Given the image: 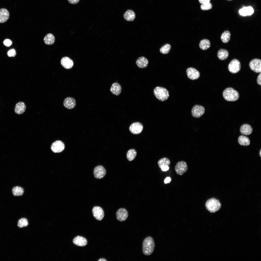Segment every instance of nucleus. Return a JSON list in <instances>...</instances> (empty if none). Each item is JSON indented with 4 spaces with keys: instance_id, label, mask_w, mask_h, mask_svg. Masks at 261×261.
<instances>
[{
    "instance_id": "22",
    "label": "nucleus",
    "mask_w": 261,
    "mask_h": 261,
    "mask_svg": "<svg viewBox=\"0 0 261 261\" xmlns=\"http://www.w3.org/2000/svg\"><path fill=\"white\" fill-rule=\"evenodd\" d=\"M123 16L125 19L128 21H132L135 19L136 14L132 10L128 9L124 13Z\"/></svg>"
},
{
    "instance_id": "39",
    "label": "nucleus",
    "mask_w": 261,
    "mask_h": 261,
    "mask_svg": "<svg viewBox=\"0 0 261 261\" xmlns=\"http://www.w3.org/2000/svg\"><path fill=\"white\" fill-rule=\"evenodd\" d=\"M70 3L72 4H75L78 3L80 0H68Z\"/></svg>"
},
{
    "instance_id": "26",
    "label": "nucleus",
    "mask_w": 261,
    "mask_h": 261,
    "mask_svg": "<svg viewBox=\"0 0 261 261\" xmlns=\"http://www.w3.org/2000/svg\"><path fill=\"white\" fill-rule=\"evenodd\" d=\"M210 46V41L207 39H204L200 42L199 46L200 49L203 50H206L209 48Z\"/></svg>"
},
{
    "instance_id": "25",
    "label": "nucleus",
    "mask_w": 261,
    "mask_h": 261,
    "mask_svg": "<svg viewBox=\"0 0 261 261\" xmlns=\"http://www.w3.org/2000/svg\"><path fill=\"white\" fill-rule=\"evenodd\" d=\"M238 141L239 144L241 145L247 146L249 145L250 141L247 137L243 135L240 136L239 137Z\"/></svg>"
},
{
    "instance_id": "33",
    "label": "nucleus",
    "mask_w": 261,
    "mask_h": 261,
    "mask_svg": "<svg viewBox=\"0 0 261 261\" xmlns=\"http://www.w3.org/2000/svg\"><path fill=\"white\" fill-rule=\"evenodd\" d=\"M28 225V222L27 219L24 218H21L18 220L17 225L20 228H22L27 226Z\"/></svg>"
},
{
    "instance_id": "34",
    "label": "nucleus",
    "mask_w": 261,
    "mask_h": 261,
    "mask_svg": "<svg viewBox=\"0 0 261 261\" xmlns=\"http://www.w3.org/2000/svg\"><path fill=\"white\" fill-rule=\"evenodd\" d=\"M200 7L201 9L203 10H207L211 9L212 5L210 2L202 4Z\"/></svg>"
},
{
    "instance_id": "36",
    "label": "nucleus",
    "mask_w": 261,
    "mask_h": 261,
    "mask_svg": "<svg viewBox=\"0 0 261 261\" xmlns=\"http://www.w3.org/2000/svg\"><path fill=\"white\" fill-rule=\"evenodd\" d=\"M7 54L9 57H14L16 55V53L15 50L14 49H12L8 52Z\"/></svg>"
},
{
    "instance_id": "44",
    "label": "nucleus",
    "mask_w": 261,
    "mask_h": 261,
    "mask_svg": "<svg viewBox=\"0 0 261 261\" xmlns=\"http://www.w3.org/2000/svg\"><path fill=\"white\" fill-rule=\"evenodd\" d=\"M261 150H260V152H259V154H260V157H261Z\"/></svg>"
},
{
    "instance_id": "38",
    "label": "nucleus",
    "mask_w": 261,
    "mask_h": 261,
    "mask_svg": "<svg viewBox=\"0 0 261 261\" xmlns=\"http://www.w3.org/2000/svg\"><path fill=\"white\" fill-rule=\"evenodd\" d=\"M261 73H260V74L257 77V81L258 84L260 85H261Z\"/></svg>"
},
{
    "instance_id": "43",
    "label": "nucleus",
    "mask_w": 261,
    "mask_h": 261,
    "mask_svg": "<svg viewBox=\"0 0 261 261\" xmlns=\"http://www.w3.org/2000/svg\"><path fill=\"white\" fill-rule=\"evenodd\" d=\"M98 261H106L107 260L104 258H101L99 259L98 260Z\"/></svg>"
},
{
    "instance_id": "32",
    "label": "nucleus",
    "mask_w": 261,
    "mask_h": 261,
    "mask_svg": "<svg viewBox=\"0 0 261 261\" xmlns=\"http://www.w3.org/2000/svg\"><path fill=\"white\" fill-rule=\"evenodd\" d=\"M171 48V45L169 44H165L160 49V51L163 54H166L169 52Z\"/></svg>"
},
{
    "instance_id": "42",
    "label": "nucleus",
    "mask_w": 261,
    "mask_h": 261,
    "mask_svg": "<svg viewBox=\"0 0 261 261\" xmlns=\"http://www.w3.org/2000/svg\"><path fill=\"white\" fill-rule=\"evenodd\" d=\"M171 181V179L170 177H167L166 178L164 181L165 183L166 184L169 183Z\"/></svg>"
},
{
    "instance_id": "3",
    "label": "nucleus",
    "mask_w": 261,
    "mask_h": 261,
    "mask_svg": "<svg viewBox=\"0 0 261 261\" xmlns=\"http://www.w3.org/2000/svg\"><path fill=\"white\" fill-rule=\"evenodd\" d=\"M205 206L207 210L211 213H214L219 210L221 207L219 201L212 198L208 199L206 202Z\"/></svg>"
},
{
    "instance_id": "30",
    "label": "nucleus",
    "mask_w": 261,
    "mask_h": 261,
    "mask_svg": "<svg viewBox=\"0 0 261 261\" xmlns=\"http://www.w3.org/2000/svg\"><path fill=\"white\" fill-rule=\"evenodd\" d=\"M137 154L136 151L134 149L129 150L127 153V160L131 161L133 160L135 158Z\"/></svg>"
},
{
    "instance_id": "19",
    "label": "nucleus",
    "mask_w": 261,
    "mask_h": 261,
    "mask_svg": "<svg viewBox=\"0 0 261 261\" xmlns=\"http://www.w3.org/2000/svg\"><path fill=\"white\" fill-rule=\"evenodd\" d=\"M73 242L75 245L79 246H85L87 243V241L86 238L80 236H77L73 239Z\"/></svg>"
},
{
    "instance_id": "4",
    "label": "nucleus",
    "mask_w": 261,
    "mask_h": 261,
    "mask_svg": "<svg viewBox=\"0 0 261 261\" xmlns=\"http://www.w3.org/2000/svg\"><path fill=\"white\" fill-rule=\"evenodd\" d=\"M153 93L156 98L159 100L164 101L168 98L169 94L168 91L166 88L157 87L154 89Z\"/></svg>"
},
{
    "instance_id": "8",
    "label": "nucleus",
    "mask_w": 261,
    "mask_h": 261,
    "mask_svg": "<svg viewBox=\"0 0 261 261\" xmlns=\"http://www.w3.org/2000/svg\"><path fill=\"white\" fill-rule=\"evenodd\" d=\"M205 112L204 107L201 105H196L193 107L191 110V114L193 117L198 118L202 116Z\"/></svg>"
},
{
    "instance_id": "2",
    "label": "nucleus",
    "mask_w": 261,
    "mask_h": 261,
    "mask_svg": "<svg viewBox=\"0 0 261 261\" xmlns=\"http://www.w3.org/2000/svg\"><path fill=\"white\" fill-rule=\"evenodd\" d=\"M223 95L224 99L228 101H236L239 97L238 92L232 87L226 88L223 92Z\"/></svg>"
},
{
    "instance_id": "37",
    "label": "nucleus",
    "mask_w": 261,
    "mask_h": 261,
    "mask_svg": "<svg viewBox=\"0 0 261 261\" xmlns=\"http://www.w3.org/2000/svg\"><path fill=\"white\" fill-rule=\"evenodd\" d=\"M12 43L10 39H6L3 42V44L7 46H9L12 44Z\"/></svg>"
},
{
    "instance_id": "14",
    "label": "nucleus",
    "mask_w": 261,
    "mask_h": 261,
    "mask_svg": "<svg viewBox=\"0 0 261 261\" xmlns=\"http://www.w3.org/2000/svg\"><path fill=\"white\" fill-rule=\"evenodd\" d=\"M93 216L97 220L100 221L102 220L104 216V213L102 209L98 206L94 207L92 209Z\"/></svg>"
},
{
    "instance_id": "23",
    "label": "nucleus",
    "mask_w": 261,
    "mask_h": 261,
    "mask_svg": "<svg viewBox=\"0 0 261 261\" xmlns=\"http://www.w3.org/2000/svg\"><path fill=\"white\" fill-rule=\"evenodd\" d=\"M110 90L113 94L116 95H118L121 92V87L119 84L117 82H115L112 85Z\"/></svg>"
},
{
    "instance_id": "13",
    "label": "nucleus",
    "mask_w": 261,
    "mask_h": 261,
    "mask_svg": "<svg viewBox=\"0 0 261 261\" xmlns=\"http://www.w3.org/2000/svg\"><path fill=\"white\" fill-rule=\"evenodd\" d=\"M186 72L188 78L191 80H196L200 76L199 72L194 68H188L187 69Z\"/></svg>"
},
{
    "instance_id": "27",
    "label": "nucleus",
    "mask_w": 261,
    "mask_h": 261,
    "mask_svg": "<svg viewBox=\"0 0 261 261\" xmlns=\"http://www.w3.org/2000/svg\"><path fill=\"white\" fill-rule=\"evenodd\" d=\"M55 40L54 36L51 33L47 34L44 38V43L46 44L50 45L54 43Z\"/></svg>"
},
{
    "instance_id": "20",
    "label": "nucleus",
    "mask_w": 261,
    "mask_h": 261,
    "mask_svg": "<svg viewBox=\"0 0 261 261\" xmlns=\"http://www.w3.org/2000/svg\"><path fill=\"white\" fill-rule=\"evenodd\" d=\"M26 106L25 103L22 102H20L16 104L14 111L15 113L18 114L23 113L25 111Z\"/></svg>"
},
{
    "instance_id": "6",
    "label": "nucleus",
    "mask_w": 261,
    "mask_h": 261,
    "mask_svg": "<svg viewBox=\"0 0 261 261\" xmlns=\"http://www.w3.org/2000/svg\"><path fill=\"white\" fill-rule=\"evenodd\" d=\"M188 169V166L186 162L184 161L178 162L175 167V170L177 174L182 175L185 173Z\"/></svg>"
},
{
    "instance_id": "28",
    "label": "nucleus",
    "mask_w": 261,
    "mask_h": 261,
    "mask_svg": "<svg viewBox=\"0 0 261 261\" xmlns=\"http://www.w3.org/2000/svg\"><path fill=\"white\" fill-rule=\"evenodd\" d=\"M231 36V34L229 31H225L222 34L221 36L222 41L225 43L228 42L230 40Z\"/></svg>"
},
{
    "instance_id": "10",
    "label": "nucleus",
    "mask_w": 261,
    "mask_h": 261,
    "mask_svg": "<svg viewBox=\"0 0 261 261\" xmlns=\"http://www.w3.org/2000/svg\"><path fill=\"white\" fill-rule=\"evenodd\" d=\"M143 128V125L140 123L136 122L131 124L129 127L130 132L134 134H137L140 133L142 131Z\"/></svg>"
},
{
    "instance_id": "41",
    "label": "nucleus",
    "mask_w": 261,
    "mask_h": 261,
    "mask_svg": "<svg viewBox=\"0 0 261 261\" xmlns=\"http://www.w3.org/2000/svg\"><path fill=\"white\" fill-rule=\"evenodd\" d=\"M161 170L163 171H166L168 170L169 169L168 166H164L161 167L160 168Z\"/></svg>"
},
{
    "instance_id": "7",
    "label": "nucleus",
    "mask_w": 261,
    "mask_h": 261,
    "mask_svg": "<svg viewBox=\"0 0 261 261\" xmlns=\"http://www.w3.org/2000/svg\"><path fill=\"white\" fill-rule=\"evenodd\" d=\"M250 69L256 73H261V59L255 58L251 60L249 64Z\"/></svg>"
},
{
    "instance_id": "21",
    "label": "nucleus",
    "mask_w": 261,
    "mask_h": 261,
    "mask_svg": "<svg viewBox=\"0 0 261 261\" xmlns=\"http://www.w3.org/2000/svg\"><path fill=\"white\" fill-rule=\"evenodd\" d=\"M136 63L138 67L141 68H144L147 66L148 61L145 57L142 56L139 57L137 59Z\"/></svg>"
},
{
    "instance_id": "11",
    "label": "nucleus",
    "mask_w": 261,
    "mask_h": 261,
    "mask_svg": "<svg viewBox=\"0 0 261 261\" xmlns=\"http://www.w3.org/2000/svg\"><path fill=\"white\" fill-rule=\"evenodd\" d=\"M65 146L63 143L60 140H57L52 144L51 149L55 153H59L62 152L64 149Z\"/></svg>"
},
{
    "instance_id": "18",
    "label": "nucleus",
    "mask_w": 261,
    "mask_h": 261,
    "mask_svg": "<svg viewBox=\"0 0 261 261\" xmlns=\"http://www.w3.org/2000/svg\"><path fill=\"white\" fill-rule=\"evenodd\" d=\"M240 132L242 134L246 135L251 134L253 131V128L250 125L246 124L242 125L240 129Z\"/></svg>"
},
{
    "instance_id": "17",
    "label": "nucleus",
    "mask_w": 261,
    "mask_h": 261,
    "mask_svg": "<svg viewBox=\"0 0 261 261\" xmlns=\"http://www.w3.org/2000/svg\"><path fill=\"white\" fill-rule=\"evenodd\" d=\"M61 63L63 67L67 69L72 68L73 65L72 60L67 57L62 58L61 61Z\"/></svg>"
},
{
    "instance_id": "15",
    "label": "nucleus",
    "mask_w": 261,
    "mask_h": 261,
    "mask_svg": "<svg viewBox=\"0 0 261 261\" xmlns=\"http://www.w3.org/2000/svg\"><path fill=\"white\" fill-rule=\"evenodd\" d=\"M63 105L66 108L71 109L73 108L76 104V101L73 98L68 97L66 98L63 102Z\"/></svg>"
},
{
    "instance_id": "16",
    "label": "nucleus",
    "mask_w": 261,
    "mask_h": 261,
    "mask_svg": "<svg viewBox=\"0 0 261 261\" xmlns=\"http://www.w3.org/2000/svg\"><path fill=\"white\" fill-rule=\"evenodd\" d=\"M10 14L7 9L5 8L0 9V23H4L8 19Z\"/></svg>"
},
{
    "instance_id": "5",
    "label": "nucleus",
    "mask_w": 261,
    "mask_h": 261,
    "mask_svg": "<svg viewBox=\"0 0 261 261\" xmlns=\"http://www.w3.org/2000/svg\"><path fill=\"white\" fill-rule=\"evenodd\" d=\"M241 64L240 62L237 59H234L232 60L228 65L229 71L232 73H236L240 70Z\"/></svg>"
},
{
    "instance_id": "29",
    "label": "nucleus",
    "mask_w": 261,
    "mask_h": 261,
    "mask_svg": "<svg viewBox=\"0 0 261 261\" xmlns=\"http://www.w3.org/2000/svg\"><path fill=\"white\" fill-rule=\"evenodd\" d=\"M12 191L13 195L15 196L22 195L24 192L23 189L21 187L18 186L14 187L12 189Z\"/></svg>"
},
{
    "instance_id": "1",
    "label": "nucleus",
    "mask_w": 261,
    "mask_h": 261,
    "mask_svg": "<svg viewBox=\"0 0 261 261\" xmlns=\"http://www.w3.org/2000/svg\"><path fill=\"white\" fill-rule=\"evenodd\" d=\"M155 246L154 241L151 236H148L144 240L142 243V250L143 254L148 256L153 252Z\"/></svg>"
},
{
    "instance_id": "31",
    "label": "nucleus",
    "mask_w": 261,
    "mask_h": 261,
    "mask_svg": "<svg viewBox=\"0 0 261 261\" xmlns=\"http://www.w3.org/2000/svg\"><path fill=\"white\" fill-rule=\"evenodd\" d=\"M169 160L166 158H163L160 159L158 162V164L160 168L164 166H168L170 164Z\"/></svg>"
},
{
    "instance_id": "45",
    "label": "nucleus",
    "mask_w": 261,
    "mask_h": 261,
    "mask_svg": "<svg viewBox=\"0 0 261 261\" xmlns=\"http://www.w3.org/2000/svg\"><path fill=\"white\" fill-rule=\"evenodd\" d=\"M228 0V1H231V0Z\"/></svg>"
},
{
    "instance_id": "24",
    "label": "nucleus",
    "mask_w": 261,
    "mask_h": 261,
    "mask_svg": "<svg viewBox=\"0 0 261 261\" xmlns=\"http://www.w3.org/2000/svg\"><path fill=\"white\" fill-rule=\"evenodd\" d=\"M217 56L218 58L221 60L226 59L228 57L229 53L227 50L221 49L219 50L217 53Z\"/></svg>"
},
{
    "instance_id": "12",
    "label": "nucleus",
    "mask_w": 261,
    "mask_h": 261,
    "mask_svg": "<svg viewBox=\"0 0 261 261\" xmlns=\"http://www.w3.org/2000/svg\"><path fill=\"white\" fill-rule=\"evenodd\" d=\"M128 216L127 210L124 208L119 209L116 212V217L117 219L120 222L125 221Z\"/></svg>"
},
{
    "instance_id": "9",
    "label": "nucleus",
    "mask_w": 261,
    "mask_h": 261,
    "mask_svg": "<svg viewBox=\"0 0 261 261\" xmlns=\"http://www.w3.org/2000/svg\"><path fill=\"white\" fill-rule=\"evenodd\" d=\"M93 173L96 179H100L103 178L105 176L106 171L103 166L99 165L94 168Z\"/></svg>"
},
{
    "instance_id": "40",
    "label": "nucleus",
    "mask_w": 261,
    "mask_h": 261,
    "mask_svg": "<svg viewBox=\"0 0 261 261\" xmlns=\"http://www.w3.org/2000/svg\"><path fill=\"white\" fill-rule=\"evenodd\" d=\"M199 2L203 4L210 2V0H198Z\"/></svg>"
},
{
    "instance_id": "35",
    "label": "nucleus",
    "mask_w": 261,
    "mask_h": 261,
    "mask_svg": "<svg viewBox=\"0 0 261 261\" xmlns=\"http://www.w3.org/2000/svg\"><path fill=\"white\" fill-rule=\"evenodd\" d=\"M245 8L246 16L251 15L254 12V9L251 7H245Z\"/></svg>"
}]
</instances>
